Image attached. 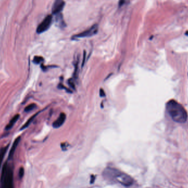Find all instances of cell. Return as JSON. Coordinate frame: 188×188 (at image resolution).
<instances>
[{
    "label": "cell",
    "mask_w": 188,
    "mask_h": 188,
    "mask_svg": "<svg viewBox=\"0 0 188 188\" xmlns=\"http://www.w3.org/2000/svg\"><path fill=\"white\" fill-rule=\"evenodd\" d=\"M1 183L4 184L6 188H14L13 170L12 167L8 166L7 162L3 165L2 168Z\"/></svg>",
    "instance_id": "cell-3"
},
{
    "label": "cell",
    "mask_w": 188,
    "mask_h": 188,
    "mask_svg": "<svg viewBox=\"0 0 188 188\" xmlns=\"http://www.w3.org/2000/svg\"><path fill=\"white\" fill-rule=\"evenodd\" d=\"M52 22V16L51 15H48L47 16H46L42 22L38 26L37 29H36V32L38 34H41V33L47 31L51 26Z\"/></svg>",
    "instance_id": "cell-5"
},
{
    "label": "cell",
    "mask_w": 188,
    "mask_h": 188,
    "mask_svg": "<svg viewBox=\"0 0 188 188\" xmlns=\"http://www.w3.org/2000/svg\"><path fill=\"white\" fill-rule=\"evenodd\" d=\"M68 84L69 85V86H70L71 87H72L73 89H74V90H75V85H74V82H73V80L72 79H69L68 81Z\"/></svg>",
    "instance_id": "cell-17"
},
{
    "label": "cell",
    "mask_w": 188,
    "mask_h": 188,
    "mask_svg": "<svg viewBox=\"0 0 188 188\" xmlns=\"http://www.w3.org/2000/svg\"><path fill=\"white\" fill-rule=\"evenodd\" d=\"M100 95L101 97H105L106 96V94L105 92V91L104 90V89H100Z\"/></svg>",
    "instance_id": "cell-18"
},
{
    "label": "cell",
    "mask_w": 188,
    "mask_h": 188,
    "mask_svg": "<svg viewBox=\"0 0 188 188\" xmlns=\"http://www.w3.org/2000/svg\"><path fill=\"white\" fill-rule=\"evenodd\" d=\"M36 107V105L35 104H31L25 107V108L24 109V111L25 112H30L34 110V109H35Z\"/></svg>",
    "instance_id": "cell-13"
},
{
    "label": "cell",
    "mask_w": 188,
    "mask_h": 188,
    "mask_svg": "<svg viewBox=\"0 0 188 188\" xmlns=\"http://www.w3.org/2000/svg\"><path fill=\"white\" fill-rule=\"evenodd\" d=\"M56 22H57V23L58 24V25H59V26H60V27H61V28H64V26H65L62 14H61V13L56 15Z\"/></svg>",
    "instance_id": "cell-10"
},
{
    "label": "cell",
    "mask_w": 188,
    "mask_h": 188,
    "mask_svg": "<svg viewBox=\"0 0 188 188\" xmlns=\"http://www.w3.org/2000/svg\"><path fill=\"white\" fill-rule=\"evenodd\" d=\"M58 88H59L60 89H64L66 91H68V92H72L71 91L69 90V89H68L66 88L65 87H64V86H63V85H62V84H59V85H58Z\"/></svg>",
    "instance_id": "cell-19"
},
{
    "label": "cell",
    "mask_w": 188,
    "mask_h": 188,
    "mask_svg": "<svg viewBox=\"0 0 188 188\" xmlns=\"http://www.w3.org/2000/svg\"><path fill=\"white\" fill-rule=\"evenodd\" d=\"M21 138L20 136L18 137L16 139L14 140V143H13V145L12 146L11 148V150H10V151L9 152V155H8V160H11L12 159V158H13V156H14V152L15 151V150H16V148L17 147L20 141H21Z\"/></svg>",
    "instance_id": "cell-8"
},
{
    "label": "cell",
    "mask_w": 188,
    "mask_h": 188,
    "mask_svg": "<svg viewBox=\"0 0 188 188\" xmlns=\"http://www.w3.org/2000/svg\"><path fill=\"white\" fill-rule=\"evenodd\" d=\"M41 112H42V111H39V112H38V113H36L34 115H33L30 118H29V119H28V121L27 122H26V123L24 124V125H23V126L21 128V130H23V129H24L25 128H27V127L29 126V125L30 124V123H31V122H32L33 121H34V119L36 118V117L37 116V115H38Z\"/></svg>",
    "instance_id": "cell-11"
},
{
    "label": "cell",
    "mask_w": 188,
    "mask_h": 188,
    "mask_svg": "<svg viewBox=\"0 0 188 188\" xmlns=\"http://www.w3.org/2000/svg\"><path fill=\"white\" fill-rule=\"evenodd\" d=\"M24 168L21 167V168H19V173H18L19 178L20 179H22L23 176H24Z\"/></svg>",
    "instance_id": "cell-16"
},
{
    "label": "cell",
    "mask_w": 188,
    "mask_h": 188,
    "mask_svg": "<svg viewBox=\"0 0 188 188\" xmlns=\"http://www.w3.org/2000/svg\"><path fill=\"white\" fill-rule=\"evenodd\" d=\"M65 6V2L63 0H55L52 7L53 14L57 15L61 13Z\"/></svg>",
    "instance_id": "cell-6"
},
{
    "label": "cell",
    "mask_w": 188,
    "mask_h": 188,
    "mask_svg": "<svg viewBox=\"0 0 188 188\" xmlns=\"http://www.w3.org/2000/svg\"><path fill=\"white\" fill-rule=\"evenodd\" d=\"M98 25L94 24L89 29L86 30L80 33H79L78 34H76L73 36H72V39L73 40H76L77 39L91 37V36H94L97 34L98 32Z\"/></svg>",
    "instance_id": "cell-4"
},
{
    "label": "cell",
    "mask_w": 188,
    "mask_h": 188,
    "mask_svg": "<svg viewBox=\"0 0 188 188\" xmlns=\"http://www.w3.org/2000/svg\"><path fill=\"white\" fill-rule=\"evenodd\" d=\"M0 188H6L4 184L2 183H1V186H0Z\"/></svg>",
    "instance_id": "cell-22"
},
{
    "label": "cell",
    "mask_w": 188,
    "mask_h": 188,
    "mask_svg": "<svg viewBox=\"0 0 188 188\" xmlns=\"http://www.w3.org/2000/svg\"><path fill=\"white\" fill-rule=\"evenodd\" d=\"M19 117H20V115L19 114L15 115L12 118V119L10 121L9 123L7 125V126L6 127V130H8L11 129L13 127L14 124L16 123V121L18 120Z\"/></svg>",
    "instance_id": "cell-9"
},
{
    "label": "cell",
    "mask_w": 188,
    "mask_h": 188,
    "mask_svg": "<svg viewBox=\"0 0 188 188\" xmlns=\"http://www.w3.org/2000/svg\"><path fill=\"white\" fill-rule=\"evenodd\" d=\"M166 110L172 119L176 122L184 123L187 119V114L183 106L174 100L168 102Z\"/></svg>",
    "instance_id": "cell-2"
},
{
    "label": "cell",
    "mask_w": 188,
    "mask_h": 188,
    "mask_svg": "<svg viewBox=\"0 0 188 188\" xmlns=\"http://www.w3.org/2000/svg\"><path fill=\"white\" fill-rule=\"evenodd\" d=\"M66 119V115L64 113H61L59 117L53 123V127L55 128H58L62 126Z\"/></svg>",
    "instance_id": "cell-7"
},
{
    "label": "cell",
    "mask_w": 188,
    "mask_h": 188,
    "mask_svg": "<svg viewBox=\"0 0 188 188\" xmlns=\"http://www.w3.org/2000/svg\"><path fill=\"white\" fill-rule=\"evenodd\" d=\"M43 61H44V58L42 57H40V56H35L33 59V62L35 64H39L41 63Z\"/></svg>",
    "instance_id": "cell-14"
},
{
    "label": "cell",
    "mask_w": 188,
    "mask_h": 188,
    "mask_svg": "<svg viewBox=\"0 0 188 188\" xmlns=\"http://www.w3.org/2000/svg\"><path fill=\"white\" fill-rule=\"evenodd\" d=\"M103 176L105 179L119 183L125 186H129L134 183L133 179L130 176L114 168L107 167L104 171Z\"/></svg>",
    "instance_id": "cell-1"
},
{
    "label": "cell",
    "mask_w": 188,
    "mask_h": 188,
    "mask_svg": "<svg viewBox=\"0 0 188 188\" xmlns=\"http://www.w3.org/2000/svg\"><path fill=\"white\" fill-rule=\"evenodd\" d=\"M85 58H86V52L84 51V55H83V59H82V67H83V66L85 64Z\"/></svg>",
    "instance_id": "cell-20"
},
{
    "label": "cell",
    "mask_w": 188,
    "mask_h": 188,
    "mask_svg": "<svg viewBox=\"0 0 188 188\" xmlns=\"http://www.w3.org/2000/svg\"><path fill=\"white\" fill-rule=\"evenodd\" d=\"M8 147H9V145L5 147L2 148L0 150V168H1V166L2 163V161L3 160V158H4L5 155L7 151Z\"/></svg>",
    "instance_id": "cell-12"
},
{
    "label": "cell",
    "mask_w": 188,
    "mask_h": 188,
    "mask_svg": "<svg viewBox=\"0 0 188 188\" xmlns=\"http://www.w3.org/2000/svg\"><path fill=\"white\" fill-rule=\"evenodd\" d=\"M130 0H119L118 2V6L119 7L121 8L125 5H127L128 3L129 2Z\"/></svg>",
    "instance_id": "cell-15"
},
{
    "label": "cell",
    "mask_w": 188,
    "mask_h": 188,
    "mask_svg": "<svg viewBox=\"0 0 188 188\" xmlns=\"http://www.w3.org/2000/svg\"><path fill=\"white\" fill-rule=\"evenodd\" d=\"M90 179H91V181H90L91 184H92L93 183H94L95 180V176H94V175H92V176L90 177Z\"/></svg>",
    "instance_id": "cell-21"
}]
</instances>
